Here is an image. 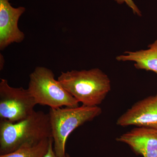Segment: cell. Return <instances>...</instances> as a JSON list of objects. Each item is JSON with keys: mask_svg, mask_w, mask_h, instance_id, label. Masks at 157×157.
I'll list each match as a JSON object with an SVG mask.
<instances>
[{"mask_svg": "<svg viewBox=\"0 0 157 157\" xmlns=\"http://www.w3.org/2000/svg\"><path fill=\"white\" fill-rule=\"evenodd\" d=\"M51 137L49 114L43 111H35L25 119L17 122L0 119V155Z\"/></svg>", "mask_w": 157, "mask_h": 157, "instance_id": "1", "label": "cell"}, {"mask_svg": "<svg viewBox=\"0 0 157 157\" xmlns=\"http://www.w3.org/2000/svg\"><path fill=\"white\" fill-rule=\"evenodd\" d=\"M58 80L79 103L87 107L102 104L111 90V81L99 68L62 72Z\"/></svg>", "mask_w": 157, "mask_h": 157, "instance_id": "2", "label": "cell"}, {"mask_svg": "<svg viewBox=\"0 0 157 157\" xmlns=\"http://www.w3.org/2000/svg\"><path fill=\"white\" fill-rule=\"evenodd\" d=\"M102 112L99 107L50 108L49 114L53 149L58 157L66 155V145L70 134L78 127L94 120Z\"/></svg>", "mask_w": 157, "mask_h": 157, "instance_id": "3", "label": "cell"}, {"mask_svg": "<svg viewBox=\"0 0 157 157\" xmlns=\"http://www.w3.org/2000/svg\"><path fill=\"white\" fill-rule=\"evenodd\" d=\"M37 104L50 108L79 106L78 101L63 87L50 69L37 67L30 74L28 88Z\"/></svg>", "mask_w": 157, "mask_h": 157, "instance_id": "4", "label": "cell"}, {"mask_svg": "<svg viewBox=\"0 0 157 157\" xmlns=\"http://www.w3.org/2000/svg\"><path fill=\"white\" fill-rule=\"evenodd\" d=\"M36 105L28 89L12 87L7 79L1 78L0 119L13 123L22 121L33 113Z\"/></svg>", "mask_w": 157, "mask_h": 157, "instance_id": "5", "label": "cell"}, {"mask_svg": "<svg viewBox=\"0 0 157 157\" xmlns=\"http://www.w3.org/2000/svg\"><path fill=\"white\" fill-rule=\"evenodd\" d=\"M116 124L157 130V93L136 102L118 117Z\"/></svg>", "mask_w": 157, "mask_h": 157, "instance_id": "6", "label": "cell"}, {"mask_svg": "<svg viewBox=\"0 0 157 157\" xmlns=\"http://www.w3.org/2000/svg\"><path fill=\"white\" fill-rule=\"evenodd\" d=\"M25 11L23 7L14 8L9 0H0V49L13 43L22 42L25 34L19 29L18 21Z\"/></svg>", "mask_w": 157, "mask_h": 157, "instance_id": "7", "label": "cell"}, {"mask_svg": "<svg viewBox=\"0 0 157 157\" xmlns=\"http://www.w3.org/2000/svg\"><path fill=\"white\" fill-rule=\"evenodd\" d=\"M127 144L137 155L157 157V130L136 127L116 138Z\"/></svg>", "mask_w": 157, "mask_h": 157, "instance_id": "8", "label": "cell"}, {"mask_svg": "<svg viewBox=\"0 0 157 157\" xmlns=\"http://www.w3.org/2000/svg\"><path fill=\"white\" fill-rule=\"evenodd\" d=\"M146 49L135 52L126 51L124 54L118 56V61H131L137 70L154 72L157 75V40L148 45Z\"/></svg>", "mask_w": 157, "mask_h": 157, "instance_id": "9", "label": "cell"}, {"mask_svg": "<svg viewBox=\"0 0 157 157\" xmlns=\"http://www.w3.org/2000/svg\"><path fill=\"white\" fill-rule=\"evenodd\" d=\"M51 137L34 145L21 147L10 153L0 155V157H44L48 151Z\"/></svg>", "mask_w": 157, "mask_h": 157, "instance_id": "10", "label": "cell"}, {"mask_svg": "<svg viewBox=\"0 0 157 157\" xmlns=\"http://www.w3.org/2000/svg\"><path fill=\"white\" fill-rule=\"evenodd\" d=\"M113 1H115L120 5H122L124 3H125L127 6L132 9L134 14H136L137 16H140V17L142 16L141 12L140 9H138V7L136 6V4H135L133 0H113Z\"/></svg>", "mask_w": 157, "mask_h": 157, "instance_id": "11", "label": "cell"}, {"mask_svg": "<svg viewBox=\"0 0 157 157\" xmlns=\"http://www.w3.org/2000/svg\"><path fill=\"white\" fill-rule=\"evenodd\" d=\"M44 157H58L57 156L53 149V141L52 137L51 138L50 143L48 147V150ZM64 157H71L70 155L66 153V155Z\"/></svg>", "mask_w": 157, "mask_h": 157, "instance_id": "12", "label": "cell"}]
</instances>
